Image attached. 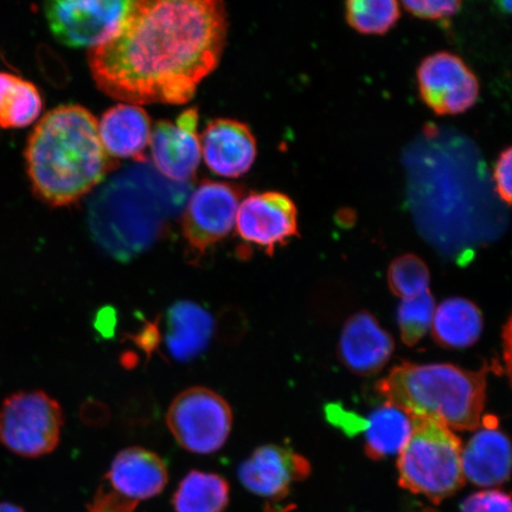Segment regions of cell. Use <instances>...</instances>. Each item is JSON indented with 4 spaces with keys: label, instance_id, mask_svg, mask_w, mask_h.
<instances>
[{
    "label": "cell",
    "instance_id": "obj_11",
    "mask_svg": "<svg viewBox=\"0 0 512 512\" xmlns=\"http://www.w3.org/2000/svg\"><path fill=\"white\" fill-rule=\"evenodd\" d=\"M235 223L243 241L264 249L268 255L299 235L296 204L278 191L247 196L240 203Z\"/></svg>",
    "mask_w": 512,
    "mask_h": 512
},
{
    "label": "cell",
    "instance_id": "obj_10",
    "mask_svg": "<svg viewBox=\"0 0 512 512\" xmlns=\"http://www.w3.org/2000/svg\"><path fill=\"white\" fill-rule=\"evenodd\" d=\"M424 104L437 115H458L477 104L480 85L462 57L439 51L427 56L416 72Z\"/></svg>",
    "mask_w": 512,
    "mask_h": 512
},
{
    "label": "cell",
    "instance_id": "obj_12",
    "mask_svg": "<svg viewBox=\"0 0 512 512\" xmlns=\"http://www.w3.org/2000/svg\"><path fill=\"white\" fill-rule=\"evenodd\" d=\"M197 108H188L176 121L160 120L152 126L150 149L153 166L164 178L187 183L202 159Z\"/></svg>",
    "mask_w": 512,
    "mask_h": 512
},
{
    "label": "cell",
    "instance_id": "obj_22",
    "mask_svg": "<svg viewBox=\"0 0 512 512\" xmlns=\"http://www.w3.org/2000/svg\"><path fill=\"white\" fill-rule=\"evenodd\" d=\"M42 110V95L34 83L0 73V127H27L40 118Z\"/></svg>",
    "mask_w": 512,
    "mask_h": 512
},
{
    "label": "cell",
    "instance_id": "obj_6",
    "mask_svg": "<svg viewBox=\"0 0 512 512\" xmlns=\"http://www.w3.org/2000/svg\"><path fill=\"white\" fill-rule=\"evenodd\" d=\"M169 471L157 453L127 447L113 459L87 512H136L138 505L162 494Z\"/></svg>",
    "mask_w": 512,
    "mask_h": 512
},
{
    "label": "cell",
    "instance_id": "obj_8",
    "mask_svg": "<svg viewBox=\"0 0 512 512\" xmlns=\"http://www.w3.org/2000/svg\"><path fill=\"white\" fill-rule=\"evenodd\" d=\"M134 0H46L51 34L64 46L95 48L123 24Z\"/></svg>",
    "mask_w": 512,
    "mask_h": 512
},
{
    "label": "cell",
    "instance_id": "obj_5",
    "mask_svg": "<svg viewBox=\"0 0 512 512\" xmlns=\"http://www.w3.org/2000/svg\"><path fill=\"white\" fill-rule=\"evenodd\" d=\"M60 403L44 392L12 394L0 407V445L19 457L41 458L59 446Z\"/></svg>",
    "mask_w": 512,
    "mask_h": 512
},
{
    "label": "cell",
    "instance_id": "obj_1",
    "mask_svg": "<svg viewBox=\"0 0 512 512\" xmlns=\"http://www.w3.org/2000/svg\"><path fill=\"white\" fill-rule=\"evenodd\" d=\"M227 34L223 0H134L110 40L89 49L88 66L121 104L183 105L219 66Z\"/></svg>",
    "mask_w": 512,
    "mask_h": 512
},
{
    "label": "cell",
    "instance_id": "obj_15",
    "mask_svg": "<svg viewBox=\"0 0 512 512\" xmlns=\"http://www.w3.org/2000/svg\"><path fill=\"white\" fill-rule=\"evenodd\" d=\"M394 348L393 337L381 328L371 313L362 311L345 323L338 355L352 373L368 376L379 373L386 366Z\"/></svg>",
    "mask_w": 512,
    "mask_h": 512
},
{
    "label": "cell",
    "instance_id": "obj_28",
    "mask_svg": "<svg viewBox=\"0 0 512 512\" xmlns=\"http://www.w3.org/2000/svg\"><path fill=\"white\" fill-rule=\"evenodd\" d=\"M512 150L507 147L498 156L494 168L496 191L501 200L510 206L512 198Z\"/></svg>",
    "mask_w": 512,
    "mask_h": 512
},
{
    "label": "cell",
    "instance_id": "obj_25",
    "mask_svg": "<svg viewBox=\"0 0 512 512\" xmlns=\"http://www.w3.org/2000/svg\"><path fill=\"white\" fill-rule=\"evenodd\" d=\"M435 302L430 291L413 299L402 300L398 309V324L402 342L413 347L431 329Z\"/></svg>",
    "mask_w": 512,
    "mask_h": 512
},
{
    "label": "cell",
    "instance_id": "obj_18",
    "mask_svg": "<svg viewBox=\"0 0 512 512\" xmlns=\"http://www.w3.org/2000/svg\"><path fill=\"white\" fill-rule=\"evenodd\" d=\"M484 320L476 304L465 298L444 300L434 312L432 335L434 341L448 349H464L478 342Z\"/></svg>",
    "mask_w": 512,
    "mask_h": 512
},
{
    "label": "cell",
    "instance_id": "obj_21",
    "mask_svg": "<svg viewBox=\"0 0 512 512\" xmlns=\"http://www.w3.org/2000/svg\"><path fill=\"white\" fill-rule=\"evenodd\" d=\"M229 499L226 479L217 473L194 470L179 483L172 505L175 512H224Z\"/></svg>",
    "mask_w": 512,
    "mask_h": 512
},
{
    "label": "cell",
    "instance_id": "obj_26",
    "mask_svg": "<svg viewBox=\"0 0 512 512\" xmlns=\"http://www.w3.org/2000/svg\"><path fill=\"white\" fill-rule=\"evenodd\" d=\"M409 14L426 21H440L457 15L463 0H401Z\"/></svg>",
    "mask_w": 512,
    "mask_h": 512
},
{
    "label": "cell",
    "instance_id": "obj_16",
    "mask_svg": "<svg viewBox=\"0 0 512 512\" xmlns=\"http://www.w3.org/2000/svg\"><path fill=\"white\" fill-rule=\"evenodd\" d=\"M483 427L470 439L462 451L465 480L482 488H494L510 477V441L498 428L495 416H486Z\"/></svg>",
    "mask_w": 512,
    "mask_h": 512
},
{
    "label": "cell",
    "instance_id": "obj_3",
    "mask_svg": "<svg viewBox=\"0 0 512 512\" xmlns=\"http://www.w3.org/2000/svg\"><path fill=\"white\" fill-rule=\"evenodd\" d=\"M488 369L452 364L402 363L376 384V392L411 418H430L451 430L482 425Z\"/></svg>",
    "mask_w": 512,
    "mask_h": 512
},
{
    "label": "cell",
    "instance_id": "obj_24",
    "mask_svg": "<svg viewBox=\"0 0 512 512\" xmlns=\"http://www.w3.org/2000/svg\"><path fill=\"white\" fill-rule=\"evenodd\" d=\"M431 274L425 261L414 254L399 256L389 266L390 291L402 300L413 299L428 292Z\"/></svg>",
    "mask_w": 512,
    "mask_h": 512
},
{
    "label": "cell",
    "instance_id": "obj_19",
    "mask_svg": "<svg viewBox=\"0 0 512 512\" xmlns=\"http://www.w3.org/2000/svg\"><path fill=\"white\" fill-rule=\"evenodd\" d=\"M367 456L380 460L399 454L412 433L411 415L393 403L383 405L361 420Z\"/></svg>",
    "mask_w": 512,
    "mask_h": 512
},
{
    "label": "cell",
    "instance_id": "obj_27",
    "mask_svg": "<svg viewBox=\"0 0 512 512\" xmlns=\"http://www.w3.org/2000/svg\"><path fill=\"white\" fill-rule=\"evenodd\" d=\"M462 512H512L511 497L501 490L480 491L465 499Z\"/></svg>",
    "mask_w": 512,
    "mask_h": 512
},
{
    "label": "cell",
    "instance_id": "obj_7",
    "mask_svg": "<svg viewBox=\"0 0 512 512\" xmlns=\"http://www.w3.org/2000/svg\"><path fill=\"white\" fill-rule=\"evenodd\" d=\"M166 424L185 451L208 456L226 445L233 428V412L214 390L192 387L172 401Z\"/></svg>",
    "mask_w": 512,
    "mask_h": 512
},
{
    "label": "cell",
    "instance_id": "obj_9",
    "mask_svg": "<svg viewBox=\"0 0 512 512\" xmlns=\"http://www.w3.org/2000/svg\"><path fill=\"white\" fill-rule=\"evenodd\" d=\"M242 195V188L233 183L198 185L182 216V233L192 253L202 255L232 233Z\"/></svg>",
    "mask_w": 512,
    "mask_h": 512
},
{
    "label": "cell",
    "instance_id": "obj_2",
    "mask_svg": "<svg viewBox=\"0 0 512 512\" xmlns=\"http://www.w3.org/2000/svg\"><path fill=\"white\" fill-rule=\"evenodd\" d=\"M25 160L32 191L51 207L79 202L117 165L101 144L98 119L79 105L56 107L38 121Z\"/></svg>",
    "mask_w": 512,
    "mask_h": 512
},
{
    "label": "cell",
    "instance_id": "obj_20",
    "mask_svg": "<svg viewBox=\"0 0 512 512\" xmlns=\"http://www.w3.org/2000/svg\"><path fill=\"white\" fill-rule=\"evenodd\" d=\"M213 320L207 311L192 303H179L169 313L168 345L177 360L187 361L207 347Z\"/></svg>",
    "mask_w": 512,
    "mask_h": 512
},
{
    "label": "cell",
    "instance_id": "obj_17",
    "mask_svg": "<svg viewBox=\"0 0 512 512\" xmlns=\"http://www.w3.org/2000/svg\"><path fill=\"white\" fill-rule=\"evenodd\" d=\"M99 137L107 155L113 159H134L146 162L152 124L142 106L119 104L98 120Z\"/></svg>",
    "mask_w": 512,
    "mask_h": 512
},
{
    "label": "cell",
    "instance_id": "obj_23",
    "mask_svg": "<svg viewBox=\"0 0 512 512\" xmlns=\"http://www.w3.org/2000/svg\"><path fill=\"white\" fill-rule=\"evenodd\" d=\"M401 17L399 0H345V18L362 35H384Z\"/></svg>",
    "mask_w": 512,
    "mask_h": 512
},
{
    "label": "cell",
    "instance_id": "obj_29",
    "mask_svg": "<svg viewBox=\"0 0 512 512\" xmlns=\"http://www.w3.org/2000/svg\"><path fill=\"white\" fill-rule=\"evenodd\" d=\"M0 512H25L22 508L12 503H0Z\"/></svg>",
    "mask_w": 512,
    "mask_h": 512
},
{
    "label": "cell",
    "instance_id": "obj_14",
    "mask_svg": "<svg viewBox=\"0 0 512 512\" xmlns=\"http://www.w3.org/2000/svg\"><path fill=\"white\" fill-rule=\"evenodd\" d=\"M200 139L204 163L221 177L238 178L247 174L258 156L251 128L239 120H211Z\"/></svg>",
    "mask_w": 512,
    "mask_h": 512
},
{
    "label": "cell",
    "instance_id": "obj_13",
    "mask_svg": "<svg viewBox=\"0 0 512 512\" xmlns=\"http://www.w3.org/2000/svg\"><path fill=\"white\" fill-rule=\"evenodd\" d=\"M310 475L311 465L303 456L278 445L256 448L238 470L240 482L249 492L273 499L286 497L292 484Z\"/></svg>",
    "mask_w": 512,
    "mask_h": 512
},
{
    "label": "cell",
    "instance_id": "obj_4",
    "mask_svg": "<svg viewBox=\"0 0 512 512\" xmlns=\"http://www.w3.org/2000/svg\"><path fill=\"white\" fill-rule=\"evenodd\" d=\"M412 433L400 451L399 484L434 504L463 488L462 441L441 422L412 418Z\"/></svg>",
    "mask_w": 512,
    "mask_h": 512
}]
</instances>
